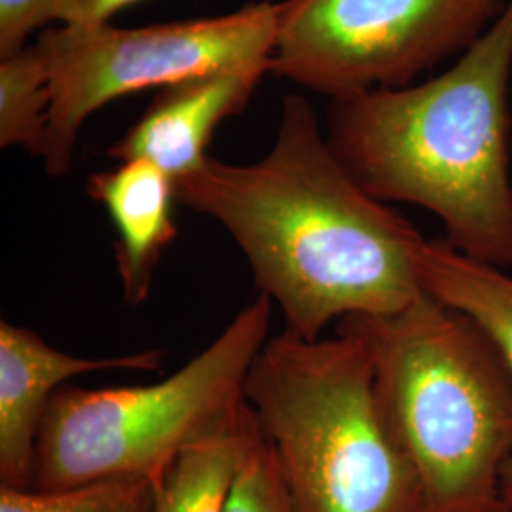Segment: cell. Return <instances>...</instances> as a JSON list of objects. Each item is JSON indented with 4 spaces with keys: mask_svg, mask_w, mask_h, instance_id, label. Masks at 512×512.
<instances>
[{
    "mask_svg": "<svg viewBox=\"0 0 512 512\" xmlns=\"http://www.w3.org/2000/svg\"><path fill=\"white\" fill-rule=\"evenodd\" d=\"M274 304H245L186 365L160 382L61 387L40 425L33 490L112 480L162 482L186 448L215 433L245 404V384L272 336Z\"/></svg>",
    "mask_w": 512,
    "mask_h": 512,
    "instance_id": "obj_5",
    "label": "cell"
},
{
    "mask_svg": "<svg viewBox=\"0 0 512 512\" xmlns=\"http://www.w3.org/2000/svg\"><path fill=\"white\" fill-rule=\"evenodd\" d=\"M262 437L245 401L215 433L186 448L156 486L154 512H226L249 452Z\"/></svg>",
    "mask_w": 512,
    "mask_h": 512,
    "instance_id": "obj_12",
    "label": "cell"
},
{
    "mask_svg": "<svg viewBox=\"0 0 512 512\" xmlns=\"http://www.w3.org/2000/svg\"><path fill=\"white\" fill-rule=\"evenodd\" d=\"M421 289L461 311L488 334L512 374V275L459 253L446 239H427L418 260ZM503 497L512 507V458L503 475Z\"/></svg>",
    "mask_w": 512,
    "mask_h": 512,
    "instance_id": "obj_11",
    "label": "cell"
},
{
    "mask_svg": "<svg viewBox=\"0 0 512 512\" xmlns=\"http://www.w3.org/2000/svg\"><path fill=\"white\" fill-rule=\"evenodd\" d=\"M50 107V71L38 44L0 57V147L42 158Z\"/></svg>",
    "mask_w": 512,
    "mask_h": 512,
    "instance_id": "obj_13",
    "label": "cell"
},
{
    "mask_svg": "<svg viewBox=\"0 0 512 512\" xmlns=\"http://www.w3.org/2000/svg\"><path fill=\"white\" fill-rule=\"evenodd\" d=\"M156 486L145 478H112L69 490L0 486V512H154Z\"/></svg>",
    "mask_w": 512,
    "mask_h": 512,
    "instance_id": "obj_14",
    "label": "cell"
},
{
    "mask_svg": "<svg viewBox=\"0 0 512 512\" xmlns=\"http://www.w3.org/2000/svg\"><path fill=\"white\" fill-rule=\"evenodd\" d=\"M165 351L143 349L116 357H78L52 348L38 332L0 323V486H33L40 425L55 393L95 372H158Z\"/></svg>",
    "mask_w": 512,
    "mask_h": 512,
    "instance_id": "obj_8",
    "label": "cell"
},
{
    "mask_svg": "<svg viewBox=\"0 0 512 512\" xmlns=\"http://www.w3.org/2000/svg\"><path fill=\"white\" fill-rule=\"evenodd\" d=\"M88 196L101 203L116 230L114 260L129 308L152 293L156 270L177 239L175 181L147 160H124L88 181Z\"/></svg>",
    "mask_w": 512,
    "mask_h": 512,
    "instance_id": "obj_10",
    "label": "cell"
},
{
    "mask_svg": "<svg viewBox=\"0 0 512 512\" xmlns=\"http://www.w3.org/2000/svg\"><path fill=\"white\" fill-rule=\"evenodd\" d=\"M507 0H289L272 71L332 101L410 86L461 55Z\"/></svg>",
    "mask_w": 512,
    "mask_h": 512,
    "instance_id": "obj_7",
    "label": "cell"
},
{
    "mask_svg": "<svg viewBox=\"0 0 512 512\" xmlns=\"http://www.w3.org/2000/svg\"><path fill=\"white\" fill-rule=\"evenodd\" d=\"M293 512H425L416 469L378 403L365 342L351 330L272 334L245 384Z\"/></svg>",
    "mask_w": 512,
    "mask_h": 512,
    "instance_id": "obj_4",
    "label": "cell"
},
{
    "mask_svg": "<svg viewBox=\"0 0 512 512\" xmlns=\"http://www.w3.org/2000/svg\"><path fill=\"white\" fill-rule=\"evenodd\" d=\"M509 512H512V507H511V511H509Z\"/></svg>",
    "mask_w": 512,
    "mask_h": 512,
    "instance_id": "obj_18",
    "label": "cell"
},
{
    "mask_svg": "<svg viewBox=\"0 0 512 512\" xmlns=\"http://www.w3.org/2000/svg\"><path fill=\"white\" fill-rule=\"evenodd\" d=\"M54 0H0V57L16 54L46 25Z\"/></svg>",
    "mask_w": 512,
    "mask_h": 512,
    "instance_id": "obj_16",
    "label": "cell"
},
{
    "mask_svg": "<svg viewBox=\"0 0 512 512\" xmlns=\"http://www.w3.org/2000/svg\"><path fill=\"white\" fill-rule=\"evenodd\" d=\"M336 327L368 349L385 421L420 478L425 512H509L512 374L488 334L421 294L397 313Z\"/></svg>",
    "mask_w": 512,
    "mask_h": 512,
    "instance_id": "obj_3",
    "label": "cell"
},
{
    "mask_svg": "<svg viewBox=\"0 0 512 512\" xmlns=\"http://www.w3.org/2000/svg\"><path fill=\"white\" fill-rule=\"evenodd\" d=\"M141 0H54L48 21L67 27H93L107 25L120 10Z\"/></svg>",
    "mask_w": 512,
    "mask_h": 512,
    "instance_id": "obj_17",
    "label": "cell"
},
{
    "mask_svg": "<svg viewBox=\"0 0 512 512\" xmlns=\"http://www.w3.org/2000/svg\"><path fill=\"white\" fill-rule=\"evenodd\" d=\"M512 0L458 61L416 86L332 101L327 139L380 202L418 205L459 253L512 268Z\"/></svg>",
    "mask_w": 512,
    "mask_h": 512,
    "instance_id": "obj_2",
    "label": "cell"
},
{
    "mask_svg": "<svg viewBox=\"0 0 512 512\" xmlns=\"http://www.w3.org/2000/svg\"><path fill=\"white\" fill-rule=\"evenodd\" d=\"M277 21L279 4H255L226 16L137 29L107 23L44 31L37 44L52 90L46 171L52 177L71 171L80 129L112 99L220 71L272 67Z\"/></svg>",
    "mask_w": 512,
    "mask_h": 512,
    "instance_id": "obj_6",
    "label": "cell"
},
{
    "mask_svg": "<svg viewBox=\"0 0 512 512\" xmlns=\"http://www.w3.org/2000/svg\"><path fill=\"white\" fill-rule=\"evenodd\" d=\"M272 67H247L167 86L128 133L114 143L110 158L147 160L173 181L196 171L209 158L207 147L220 124L238 114Z\"/></svg>",
    "mask_w": 512,
    "mask_h": 512,
    "instance_id": "obj_9",
    "label": "cell"
},
{
    "mask_svg": "<svg viewBox=\"0 0 512 512\" xmlns=\"http://www.w3.org/2000/svg\"><path fill=\"white\" fill-rule=\"evenodd\" d=\"M175 192L234 239L291 336L319 340L346 319L397 313L423 294L427 239L349 175L302 95L283 101L266 156H209Z\"/></svg>",
    "mask_w": 512,
    "mask_h": 512,
    "instance_id": "obj_1",
    "label": "cell"
},
{
    "mask_svg": "<svg viewBox=\"0 0 512 512\" xmlns=\"http://www.w3.org/2000/svg\"><path fill=\"white\" fill-rule=\"evenodd\" d=\"M226 512H293L274 450L264 435L239 469Z\"/></svg>",
    "mask_w": 512,
    "mask_h": 512,
    "instance_id": "obj_15",
    "label": "cell"
}]
</instances>
